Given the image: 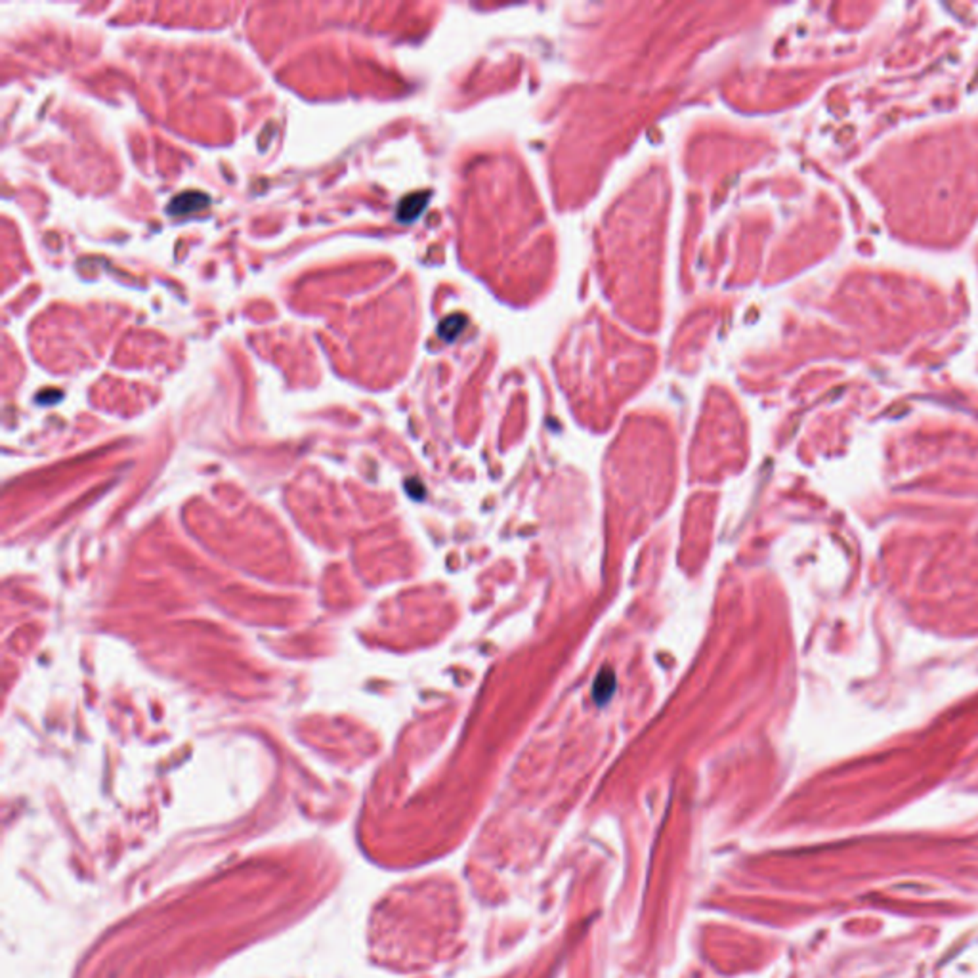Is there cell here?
<instances>
[{
	"mask_svg": "<svg viewBox=\"0 0 978 978\" xmlns=\"http://www.w3.org/2000/svg\"><path fill=\"white\" fill-rule=\"evenodd\" d=\"M209 205H210V197L207 193L190 190L172 197V201L167 205V212L170 217H184V215H192V212H197V210H203Z\"/></svg>",
	"mask_w": 978,
	"mask_h": 978,
	"instance_id": "obj_1",
	"label": "cell"
},
{
	"mask_svg": "<svg viewBox=\"0 0 978 978\" xmlns=\"http://www.w3.org/2000/svg\"><path fill=\"white\" fill-rule=\"evenodd\" d=\"M429 195L426 193H411L407 195L404 201H401L399 207H398V220L404 222V224H409L413 220H417L421 217V212L424 210L426 207V199Z\"/></svg>",
	"mask_w": 978,
	"mask_h": 978,
	"instance_id": "obj_2",
	"label": "cell"
},
{
	"mask_svg": "<svg viewBox=\"0 0 978 978\" xmlns=\"http://www.w3.org/2000/svg\"><path fill=\"white\" fill-rule=\"evenodd\" d=\"M613 692H616V676H613V673L610 669H604L596 676L595 690H593L595 699L598 701V704H606Z\"/></svg>",
	"mask_w": 978,
	"mask_h": 978,
	"instance_id": "obj_3",
	"label": "cell"
},
{
	"mask_svg": "<svg viewBox=\"0 0 978 978\" xmlns=\"http://www.w3.org/2000/svg\"><path fill=\"white\" fill-rule=\"evenodd\" d=\"M462 327H465V319H462V316H451V318L442 321L440 336L444 338V341H455L457 335L462 331Z\"/></svg>",
	"mask_w": 978,
	"mask_h": 978,
	"instance_id": "obj_4",
	"label": "cell"
}]
</instances>
